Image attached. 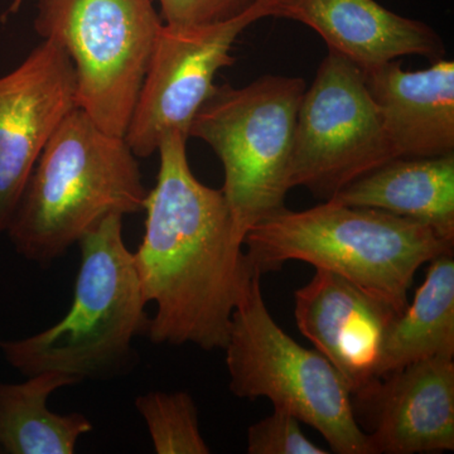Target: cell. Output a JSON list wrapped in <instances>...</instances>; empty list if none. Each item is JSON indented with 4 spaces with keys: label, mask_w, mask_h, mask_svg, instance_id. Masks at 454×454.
Returning a JSON list of instances; mask_svg holds the SVG:
<instances>
[{
    "label": "cell",
    "mask_w": 454,
    "mask_h": 454,
    "mask_svg": "<svg viewBox=\"0 0 454 454\" xmlns=\"http://www.w3.org/2000/svg\"><path fill=\"white\" fill-rule=\"evenodd\" d=\"M187 139L173 131L160 142L134 262L146 303L157 307L149 340L214 351L225 348L235 309L262 274L244 250L223 190L191 170Z\"/></svg>",
    "instance_id": "cell-1"
},
{
    "label": "cell",
    "mask_w": 454,
    "mask_h": 454,
    "mask_svg": "<svg viewBox=\"0 0 454 454\" xmlns=\"http://www.w3.org/2000/svg\"><path fill=\"white\" fill-rule=\"evenodd\" d=\"M137 158L124 137L73 110L44 146L5 231L16 252L49 267L109 215L145 210Z\"/></svg>",
    "instance_id": "cell-2"
},
{
    "label": "cell",
    "mask_w": 454,
    "mask_h": 454,
    "mask_svg": "<svg viewBox=\"0 0 454 454\" xmlns=\"http://www.w3.org/2000/svg\"><path fill=\"white\" fill-rule=\"evenodd\" d=\"M245 247L260 273L286 262L333 271L393 307L408 306L415 274L453 241L417 221L328 200L304 211L277 212L250 229Z\"/></svg>",
    "instance_id": "cell-3"
},
{
    "label": "cell",
    "mask_w": 454,
    "mask_h": 454,
    "mask_svg": "<svg viewBox=\"0 0 454 454\" xmlns=\"http://www.w3.org/2000/svg\"><path fill=\"white\" fill-rule=\"evenodd\" d=\"M122 215L112 214L80 239L74 301L61 321L26 337L2 340L9 365L22 375L55 372L76 384L122 375L136 360L134 340L151 318L134 254L122 239Z\"/></svg>",
    "instance_id": "cell-4"
},
{
    "label": "cell",
    "mask_w": 454,
    "mask_h": 454,
    "mask_svg": "<svg viewBox=\"0 0 454 454\" xmlns=\"http://www.w3.org/2000/svg\"><path fill=\"white\" fill-rule=\"evenodd\" d=\"M307 83L264 74L244 86L215 85L190 137L211 146L223 167V196L241 235L286 208L295 122Z\"/></svg>",
    "instance_id": "cell-5"
},
{
    "label": "cell",
    "mask_w": 454,
    "mask_h": 454,
    "mask_svg": "<svg viewBox=\"0 0 454 454\" xmlns=\"http://www.w3.org/2000/svg\"><path fill=\"white\" fill-rule=\"evenodd\" d=\"M262 276L232 315L223 351L230 390L240 399L270 400L312 427L337 454H373L342 376L317 349L295 342L269 312Z\"/></svg>",
    "instance_id": "cell-6"
},
{
    "label": "cell",
    "mask_w": 454,
    "mask_h": 454,
    "mask_svg": "<svg viewBox=\"0 0 454 454\" xmlns=\"http://www.w3.org/2000/svg\"><path fill=\"white\" fill-rule=\"evenodd\" d=\"M163 26L154 0H38L35 29L70 56L77 106L124 137Z\"/></svg>",
    "instance_id": "cell-7"
},
{
    "label": "cell",
    "mask_w": 454,
    "mask_h": 454,
    "mask_svg": "<svg viewBox=\"0 0 454 454\" xmlns=\"http://www.w3.org/2000/svg\"><path fill=\"white\" fill-rule=\"evenodd\" d=\"M367 89L365 74L328 51L301 98L295 122L291 186L328 201L366 173L397 158Z\"/></svg>",
    "instance_id": "cell-8"
},
{
    "label": "cell",
    "mask_w": 454,
    "mask_h": 454,
    "mask_svg": "<svg viewBox=\"0 0 454 454\" xmlns=\"http://www.w3.org/2000/svg\"><path fill=\"white\" fill-rule=\"evenodd\" d=\"M268 17L256 2L240 16L201 26L160 27L124 138L138 158H148L173 131L190 138L200 107L215 89V77L235 64L239 35Z\"/></svg>",
    "instance_id": "cell-9"
},
{
    "label": "cell",
    "mask_w": 454,
    "mask_h": 454,
    "mask_svg": "<svg viewBox=\"0 0 454 454\" xmlns=\"http://www.w3.org/2000/svg\"><path fill=\"white\" fill-rule=\"evenodd\" d=\"M77 107L74 64L56 41H42L0 76V234L7 231L44 146Z\"/></svg>",
    "instance_id": "cell-10"
},
{
    "label": "cell",
    "mask_w": 454,
    "mask_h": 454,
    "mask_svg": "<svg viewBox=\"0 0 454 454\" xmlns=\"http://www.w3.org/2000/svg\"><path fill=\"white\" fill-rule=\"evenodd\" d=\"M298 328L342 376L351 395L378 378L385 334L396 312L348 279L325 269L294 293Z\"/></svg>",
    "instance_id": "cell-11"
},
{
    "label": "cell",
    "mask_w": 454,
    "mask_h": 454,
    "mask_svg": "<svg viewBox=\"0 0 454 454\" xmlns=\"http://www.w3.org/2000/svg\"><path fill=\"white\" fill-rule=\"evenodd\" d=\"M370 411L373 454L454 450V360L433 357L384 376L352 396Z\"/></svg>",
    "instance_id": "cell-12"
},
{
    "label": "cell",
    "mask_w": 454,
    "mask_h": 454,
    "mask_svg": "<svg viewBox=\"0 0 454 454\" xmlns=\"http://www.w3.org/2000/svg\"><path fill=\"white\" fill-rule=\"evenodd\" d=\"M268 17L286 18L318 33L328 51L364 73L400 57L442 59L443 42L422 20L394 13L376 0H279Z\"/></svg>",
    "instance_id": "cell-13"
},
{
    "label": "cell",
    "mask_w": 454,
    "mask_h": 454,
    "mask_svg": "<svg viewBox=\"0 0 454 454\" xmlns=\"http://www.w3.org/2000/svg\"><path fill=\"white\" fill-rule=\"evenodd\" d=\"M365 82L397 155L432 158L454 153V62L435 59L406 71L391 61L366 71Z\"/></svg>",
    "instance_id": "cell-14"
},
{
    "label": "cell",
    "mask_w": 454,
    "mask_h": 454,
    "mask_svg": "<svg viewBox=\"0 0 454 454\" xmlns=\"http://www.w3.org/2000/svg\"><path fill=\"white\" fill-rule=\"evenodd\" d=\"M331 200L417 221L454 243V153L394 158Z\"/></svg>",
    "instance_id": "cell-15"
},
{
    "label": "cell",
    "mask_w": 454,
    "mask_h": 454,
    "mask_svg": "<svg viewBox=\"0 0 454 454\" xmlns=\"http://www.w3.org/2000/svg\"><path fill=\"white\" fill-rule=\"evenodd\" d=\"M411 303L395 316L382 343L378 378L433 357L454 358V258L428 262Z\"/></svg>",
    "instance_id": "cell-16"
},
{
    "label": "cell",
    "mask_w": 454,
    "mask_h": 454,
    "mask_svg": "<svg viewBox=\"0 0 454 454\" xmlns=\"http://www.w3.org/2000/svg\"><path fill=\"white\" fill-rule=\"evenodd\" d=\"M76 385L61 372L28 376L20 384L0 382V450L8 454H73L92 430L80 413L59 415L47 406L51 394Z\"/></svg>",
    "instance_id": "cell-17"
},
{
    "label": "cell",
    "mask_w": 454,
    "mask_h": 454,
    "mask_svg": "<svg viewBox=\"0 0 454 454\" xmlns=\"http://www.w3.org/2000/svg\"><path fill=\"white\" fill-rule=\"evenodd\" d=\"M136 408L158 454H208L200 430L199 411L186 391H151L137 397Z\"/></svg>",
    "instance_id": "cell-18"
},
{
    "label": "cell",
    "mask_w": 454,
    "mask_h": 454,
    "mask_svg": "<svg viewBox=\"0 0 454 454\" xmlns=\"http://www.w3.org/2000/svg\"><path fill=\"white\" fill-rule=\"evenodd\" d=\"M300 420L286 411L274 409L273 413L247 429L249 454H328L304 435Z\"/></svg>",
    "instance_id": "cell-19"
},
{
    "label": "cell",
    "mask_w": 454,
    "mask_h": 454,
    "mask_svg": "<svg viewBox=\"0 0 454 454\" xmlns=\"http://www.w3.org/2000/svg\"><path fill=\"white\" fill-rule=\"evenodd\" d=\"M163 23L172 26H201L240 16L256 0H155Z\"/></svg>",
    "instance_id": "cell-20"
},
{
    "label": "cell",
    "mask_w": 454,
    "mask_h": 454,
    "mask_svg": "<svg viewBox=\"0 0 454 454\" xmlns=\"http://www.w3.org/2000/svg\"><path fill=\"white\" fill-rule=\"evenodd\" d=\"M23 0H13L11 7H9L7 12V16L9 14H16L18 11H20V5H22Z\"/></svg>",
    "instance_id": "cell-21"
},
{
    "label": "cell",
    "mask_w": 454,
    "mask_h": 454,
    "mask_svg": "<svg viewBox=\"0 0 454 454\" xmlns=\"http://www.w3.org/2000/svg\"><path fill=\"white\" fill-rule=\"evenodd\" d=\"M256 2H259L260 4L264 5L268 12V8L270 7V5H273L274 3L279 2V0H256Z\"/></svg>",
    "instance_id": "cell-22"
}]
</instances>
